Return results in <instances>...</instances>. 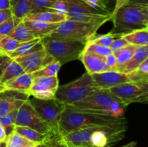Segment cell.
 Returning a JSON list of instances; mask_svg holds the SVG:
<instances>
[{
	"label": "cell",
	"instance_id": "1",
	"mask_svg": "<svg viewBox=\"0 0 148 147\" xmlns=\"http://www.w3.org/2000/svg\"><path fill=\"white\" fill-rule=\"evenodd\" d=\"M127 124L95 126L68 133L60 136V141L77 147H111L125 136Z\"/></svg>",
	"mask_w": 148,
	"mask_h": 147
},
{
	"label": "cell",
	"instance_id": "2",
	"mask_svg": "<svg viewBox=\"0 0 148 147\" xmlns=\"http://www.w3.org/2000/svg\"><path fill=\"white\" fill-rule=\"evenodd\" d=\"M111 33L124 35L148 27V0H130L111 16Z\"/></svg>",
	"mask_w": 148,
	"mask_h": 147
},
{
	"label": "cell",
	"instance_id": "3",
	"mask_svg": "<svg viewBox=\"0 0 148 147\" xmlns=\"http://www.w3.org/2000/svg\"><path fill=\"white\" fill-rule=\"evenodd\" d=\"M125 116L102 115L66 108L59 122L60 136L68 133L95 126H111L127 124Z\"/></svg>",
	"mask_w": 148,
	"mask_h": 147
},
{
	"label": "cell",
	"instance_id": "4",
	"mask_svg": "<svg viewBox=\"0 0 148 147\" xmlns=\"http://www.w3.org/2000/svg\"><path fill=\"white\" fill-rule=\"evenodd\" d=\"M101 90L91 74L86 72L76 80L59 86L55 98L66 106H69Z\"/></svg>",
	"mask_w": 148,
	"mask_h": 147
},
{
	"label": "cell",
	"instance_id": "5",
	"mask_svg": "<svg viewBox=\"0 0 148 147\" xmlns=\"http://www.w3.org/2000/svg\"><path fill=\"white\" fill-rule=\"evenodd\" d=\"M105 23L106 22H82L66 20L59 23L56 30L48 37L69 41L80 42L86 44L96 35L98 29Z\"/></svg>",
	"mask_w": 148,
	"mask_h": 147
},
{
	"label": "cell",
	"instance_id": "6",
	"mask_svg": "<svg viewBox=\"0 0 148 147\" xmlns=\"http://www.w3.org/2000/svg\"><path fill=\"white\" fill-rule=\"evenodd\" d=\"M75 110H98L115 117L124 116V107L116 99L103 90H101L82 100L66 106Z\"/></svg>",
	"mask_w": 148,
	"mask_h": 147
},
{
	"label": "cell",
	"instance_id": "7",
	"mask_svg": "<svg viewBox=\"0 0 148 147\" xmlns=\"http://www.w3.org/2000/svg\"><path fill=\"white\" fill-rule=\"evenodd\" d=\"M41 42L46 51L61 65L79 59L85 46V43L80 42L49 37L41 38Z\"/></svg>",
	"mask_w": 148,
	"mask_h": 147
},
{
	"label": "cell",
	"instance_id": "8",
	"mask_svg": "<svg viewBox=\"0 0 148 147\" xmlns=\"http://www.w3.org/2000/svg\"><path fill=\"white\" fill-rule=\"evenodd\" d=\"M103 90L114 97L124 108L134 102L147 103L148 101V81L127 82Z\"/></svg>",
	"mask_w": 148,
	"mask_h": 147
},
{
	"label": "cell",
	"instance_id": "9",
	"mask_svg": "<svg viewBox=\"0 0 148 147\" xmlns=\"http://www.w3.org/2000/svg\"><path fill=\"white\" fill-rule=\"evenodd\" d=\"M67 5L66 20L82 22H99L111 20V12L92 7L82 0H65Z\"/></svg>",
	"mask_w": 148,
	"mask_h": 147
},
{
	"label": "cell",
	"instance_id": "10",
	"mask_svg": "<svg viewBox=\"0 0 148 147\" xmlns=\"http://www.w3.org/2000/svg\"><path fill=\"white\" fill-rule=\"evenodd\" d=\"M30 102L42 120L51 128L56 135L59 133V122L62 113L66 107L56 98L51 99H39L33 97Z\"/></svg>",
	"mask_w": 148,
	"mask_h": 147
},
{
	"label": "cell",
	"instance_id": "11",
	"mask_svg": "<svg viewBox=\"0 0 148 147\" xmlns=\"http://www.w3.org/2000/svg\"><path fill=\"white\" fill-rule=\"evenodd\" d=\"M15 126L27 127L42 133L49 134L53 137H60L56 135L51 128L42 120L30 103V99L25 101L18 108L15 120Z\"/></svg>",
	"mask_w": 148,
	"mask_h": 147
},
{
	"label": "cell",
	"instance_id": "12",
	"mask_svg": "<svg viewBox=\"0 0 148 147\" xmlns=\"http://www.w3.org/2000/svg\"><path fill=\"white\" fill-rule=\"evenodd\" d=\"M59 86L57 76L34 78L29 95L39 99H54Z\"/></svg>",
	"mask_w": 148,
	"mask_h": 147
},
{
	"label": "cell",
	"instance_id": "13",
	"mask_svg": "<svg viewBox=\"0 0 148 147\" xmlns=\"http://www.w3.org/2000/svg\"><path fill=\"white\" fill-rule=\"evenodd\" d=\"M14 60L21 66L25 73L33 74L43 69L54 59L43 48L29 54L18 56Z\"/></svg>",
	"mask_w": 148,
	"mask_h": 147
},
{
	"label": "cell",
	"instance_id": "14",
	"mask_svg": "<svg viewBox=\"0 0 148 147\" xmlns=\"http://www.w3.org/2000/svg\"><path fill=\"white\" fill-rule=\"evenodd\" d=\"M91 76L97 86L101 90L132 82L130 74H125L118 71H107L101 73L93 74Z\"/></svg>",
	"mask_w": 148,
	"mask_h": 147
},
{
	"label": "cell",
	"instance_id": "15",
	"mask_svg": "<svg viewBox=\"0 0 148 147\" xmlns=\"http://www.w3.org/2000/svg\"><path fill=\"white\" fill-rule=\"evenodd\" d=\"M30 97L28 94L12 90H7L0 94V117L18 109Z\"/></svg>",
	"mask_w": 148,
	"mask_h": 147
},
{
	"label": "cell",
	"instance_id": "16",
	"mask_svg": "<svg viewBox=\"0 0 148 147\" xmlns=\"http://www.w3.org/2000/svg\"><path fill=\"white\" fill-rule=\"evenodd\" d=\"M79 59L82 62L87 72L90 74L111 71L106 63V57L83 50Z\"/></svg>",
	"mask_w": 148,
	"mask_h": 147
},
{
	"label": "cell",
	"instance_id": "17",
	"mask_svg": "<svg viewBox=\"0 0 148 147\" xmlns=\"http://www.w3.org/2000/svg\"><path fill=\"white\" fill-rule=\"evenodd\" d=\"M36 37L43 38L53 33L59 23H47L36 20H23Z\"/></svg>",
	"mask_w": 148,
	"mask_h": 147
},
{
	"label": "cell",
	"instance_id": "18",
	"mask_svg": "<svg viewBox=\"0 0 148 147\" xmlns=\"http://www.w3.org/2000/svg\"><path fill=\"white\" fill-rule=\"evenodd\" d=\"M33 79L34 78L33 77L31 74L24 73L10 81L5 86L7 90L16 91V92L29 95V92L33 84Z\"/></svg>",
	"mask_w": 148,
	"mask_h": 147
},
{
	"label": "cell",
	"instance_id": "19",
	"mask_svg": "<svg viewBox=\"0 0 148 147\" xmlns=\"http://www.w3.org/2000/svg\"><path fill=\"white\" fill-rule=\"evenodd\" d=\"M14 131H15L16 132L18 133L23 136L25 137L30 141L36 142L38 144H48L53 138H57V137H53L49 134L42 133L36 131V130L24 126H15Z\"/></svg>",
	"mask_w": 148,
	"mask_h": 147
},
{
	"label": "cell",
	"instance_id": "20",
	"mask_svg": "<svg viewBox=\"0 0 148 147\" xmlns=\"http://www.w3.org/2000/svg\"><path fill=\"white\" fill-rule=\"evenodd\" d=\"M147 59H148V46L137 47L130 61L123 68L121 72L129 74L134 71Z\"/></svg>",
	"mask_w": 148,
	"mask_h": 147
},
{
	"label": "cell",
	"instance_id": "21",
	"mask_svg": "<svg viewBox=\"0 0 148 147\" xmlns=\"http://www.w3.org/2000/svg\"><path fill=\"white\" fill-rule=\"evenodd\" d=\"M66 20V17L64 14L54 12L46 11L29 13L23 20H36L47 23H61Z\"/></svg>",
	"mask_w": 148,
	"mask_h": 147
},
{
	"label": "cell",
	"instance_id": "22",
	"mask_svg": "<svg viewBox=\"0 0 148 147\" xmlns=\"http://www.w3.org/2000/svg\"><path fill=\"white\" fill-rule=\"evenodd\" d=\"M43 48V44L41 42V38L36 37L33 40L22 43L21 45L18 47V48L10 55H8L12 59H14L18 56H24V55L29 54L33 52L38 51Z\"/></svg>",
	"mask_w": 148,
	"mask_h": 147
},
{
	"label": "cell",
	"instance_id": "23",
	"mask_svg": "<svg viewBox=\"0 0 148 147\" xmlns=\"http://www.w3.org/2000/svg\"><path fill=\"white\" fill-rule=\"evenodd\" d=\"M24 73L25 71L21 66L14 59H12L4 68L2 74L0 76V83L6 85L10 81Z\"/></svg>",
	"mask_w": 148,
	"mask_h": 147
},
{
	"label": "cell",
	"instance_id": "24",
	"mask_svg": "<svg viewBox=\"0 0 148 147\" xmlns=\"http://www.w3.org/2000/svg\"><path fill=\"white\" fill-rule=\"evenodd\" d=\"M130 45L139 46H148V27L132 31L123 35L122 37Z\"/></svg>",
	"mask_w": 148,
	"mask_h": 147
},
{
	"label": "cell",
	"instance_id": "25",
	"mask_svg": "<svg viewBox=\"0 0 148 147\" xmlns=\"http://www.w3.org/2000/svg\"><path fill=\"white\" fill-rule=\"evenodd\" d=\"M7 147H37L38 144L30 141L14 131L5 140Z\"/></svg>",
	"mask_w": 148,
	"mask_h": 147
},
{
	"label": "cell",
	"instance_id": "26",
	"mask_svg": "<svg viewBox=\"0 0 148 147\" xmlns=\"http://www.w3.org/2000/svg\"><path fill=\"white\" fill-rule=\"evenodd\" d=\"M136 46L132 45H127L126 47L120 49L116 52H113L116 58L117 67L116 70L118 71H121L123 68L127 65V63L130 61L132 56L134 54V50L136 49Z\"/></svg>",
	"mask_w": 148,
	"mask_h": 147
},
{
	"label": "cell",
	"instance_id": "27",
	"mask_svg": "<svg viewBox=\"0 0 148 147\" xmlns=\"http://www.w3.org/2000/svg\"><path fill=\"white\" fill-rule=\"evenodd\" d=\"M33 0H10L13 15L23 20L30 12Z\"/></svg>",
	"mask_w": 148,
	"mask_h": 147
},
{
	"label": "cell",
	"instance_id": "28",
	"mask_svg": "<svg viewBox=\"0 0 148 147\" xmlns=\"http://www.w3.org/2000/svg\"><path fill=\"white\" fill-rule=\"evenodd\" d=\"M9 36L13 37L15 40H18L20 43H24V42L28 41V40L36 38L34 35H33V33L25 25V24L23 21H22L10 33Z\"/></svg>",
	"mask_w": 148,
	"mask_h": 147
},
{
	"label": "cell",
	"instance_id": "29",
	"mask_svg": "<svg viewBox=\"0 0 148 147\" xmlns=\"http://www.w3.org/2000/svg\"><path fill=\"white\" fill-rule=\"evenodd\" d=\"M61 63L57 61L53 60L48 65L40 69L39 71L31 74L33 78L37 77H48V76H57L58 72L61 68Z\"/></svg>",
	"mask_w": 148,
	"mask_h": 147
},
{
	"label": "cell",
	"instance_id": "30",
	"mask_svg": "<svg viewBox=\"0 0 148 147\" xmlns=\"http://www.w3.org/2000/svg\"><path fill=\"white\" fill-rule=\"evenodd\" d=\"M18 109H15L0 117V123L5 130L7 137L13 132L15 128V120Z\"/></svg>",
	"mask_w": 148,
	"mask_h": 147
},
{
	"label": "cell",
	"instance_id": "31",
	"mask_svg": "<svg viewBox=\"0 0 148 147\" xmlns=\"http://www.w3.org/2000/svg\"><path fill=\"white\" fill-rule=\"evenodd\" d=\"M122 37V35L113 33L111 32L105 35H98L96 34L88 43H95V44L100 45V46L110 48L112 43L116 39L119 38V37Z\"/></svg>",
	"mask_w": 148,
	"mask_h": 147
},
{
	"label": "cell",
	"instance_id": "32",
	"mask_svg": "<svg viewBox=\"0 0 148 147\" xmlns=\"http://www.w3.org/2000/svg\"><path fill=\"white\" fill-rule=\"evenodd\" d=\"M21 43L10 36H4L0 37V50L7 55H10L17 50Z\"/></svg>",
	"mask_w": 148,
	"mask_h": 147
},
{
	"label": "cell",
	"instance_id": "33",
	"mask_svg": "<svg viewBox=\"0 0 148 147\" xmlns=\"http://www.w3.org/2000/svg\"><path fill=\"white\" fill-rule=\"evenodd\" d=\"M23 20L16 16L12 15L10 18L0 24V37L7 36L20 24Z\"/></svg>",
	"mask_w": 148,
	"mask_h": 147
},
{
	"label": "cell",
	"instance_id": "34",
	"mask_svg": "<svg viewBox=\"0 0 148 147\" xmlns=\"http://www.w3.org/2000/svg\"><path fill=\"white\" fill-rule=\"evenodd\" d=\"M56 1L58 0H33L30 13L49 11Z\"/></svg>",
	"mask_w": 148,
	"mask_h": 147
},
{
	"label": "cell",
	"instance_id": "35",
	"mask_svg": "<svg viewBox=\"0 0 148 147\" xmlns=\"http://www.w3.org/2000/svg\"><path fill=\"white\" fill-rule=\"evenodd\" d=\"M83 50L91 52V53H93L95 54L98 55V56H103V57H106L110 53H113L110 48L105 47V46H100V45L92 43H87L85 44V48Z\"/></svg>",
	"mask_w": 148,
	"mask_h": 147
},
{
	"label": "cell",
	"instance_id": "36",
	"mask_svg": "<svg viewBox=\"0 0 148 147\" xmlns=\"http://www.w3.org/2000/svg\"><path fill=\"white\" fill-rule=\"evenodd\" d=\"M50 12H54L59 13V14H64L66 17L67 13V5L65 0H58L56 1L49 10Z\"/></svg>",
	"mask_w": 148,
	"mask_h": 147
},
{
	"label": "cell",
	"instance_id": "37",
	"mask_svg": "<svg viewBox=\"0 0 148 147\" xmlns=\"http://www.w3.org/2000/svg\"><path fill=\"white\" fill-rule=\"evenodd\" d=\"M127 45H129V43H127L125 39H124L123 37H119V38L116 39L113 42L110 48L112 50V52H116L117 50H120V49L126 47Z\"/></svg>",
	"mask_w": 148,
	"mask_h": 147
},
{
	"label": "cell",
	"instance_id": "38",
	"mask_svg": "<svg viewBox=\"0 0 148 147\" xmlns=\"http://www.w3.org/2000/svg\"><path fill=\"white\" fill-rule=\"evenodd\" d=\"M106 63L107 66L111 71H116L117 67V61L116 58L114 53H110L109 55L106 57Z\"/></svg>",
	"mask_w": 148,
	"mask_h": 147
},
{
	"label": "cell",
	"instance_id": "39",
	"mask_svg": "<svg viewBox=\"0 0 148 147\" xmlns=\"http://www.w3.org/2000/svg\"><path fill=\"white\" fill-rule=\"evenodd\" d=\"M82 1L95 8L108 10L106 7V1L105 0H82Z\"/></svg>",
	"mask_w": 148,
	"mask_h": 147
},
{
	"label": "cell",
	"instance_id": "40",
	"mask_svg": "<svg viewBox=\"0 0 148 147\" xmlns=\"http://www.w3.org/2000/svg\"><path fill=\"white\" fill-rule=\"evenodd\" d=\"M11 60L12 59L8 55H7L0 50V76L2 74L4 68L7 66V65L10 63Z\"/></svg>",
	"mask_w": 148,
	"mask_h": 147
},
{
	"label": "cell",
	"instance_id": "41",
	"mask_svg": "<svg viewBox=\"0 0 148 147\" xmlns=\"http://www.w3.org/2000/svg\"><path fill=\"white\" fill-rule=\"evenodd\" d=\"M13 15L11 9H7V10H0V24L5 22L9 18Z\"/></svg>",
	"mask_w": 148,
	"mask_h": 147
},
{
	"label": "cell",
	"instance_id": "42",
	"mask_svg": "<svg viewBox=\"0 0 148 147\" xmlns=\"http://www.w3.org/2000/svg\"><path fill=\"white\" fill-rule=\"evenodd\" d=\"M130 1V0H116V1L115 7H114V10H113V12H111V16H113L114 14H115L116 12L118 11V10H119L121 7H123L124 5H125V4H127V3H128Z\"/></svg>",
	"mask_w": 148,
	"mask_h": 147
},
{
	"label": "cell",
	"instance_id": "43",
	"mask_svg": "<svg viewBox=\"0 0 148 147\" xmlns=\"http://www.w3.org/2000/svg\"><path fill=\"white\" fill-rule=\"evenodd\" d=\"M137 69L144 74L148 75V59H145Z\"/></svg>",
	"mask_w": 148,
	"mask_h": 147
},
{
	"label": "cell",
	"instance_id": "44",
	"mask_svg": "<svg viewBox=\"0 0 148 147\" xmlns=\"http://www.w3.org/2000/svg\"><path fill=\"white\" fill-rule=\"evenodd\" d=\"M48 146H49V147H61L60 137L53 138L50 142L48 143Z\"/></svg>",
	"mask_w": 148,
	"mask_h": 147
},
{
	"label": "cell",
	"instance_id": "45",
	"mask_svg": "<svg viewBox=\"0 0 148 147\" xmlns=\"http://www.w3.org/2000/svg\"><path fill=\"white\" fill-rule=\"evenodd\" d=\"M11 9L10 0H0V10Z\"/></svg>",
	"mask_w": 148,
	"mask_h": 147
},
{
	"label": "cell",
	"instance_id": "46",
	"mask_svg": "<svg viewBox=\"0 0 148 147\" xmlns=\"http://www.w3.org/2000/svg\"><path fill=\"white\" fill-rule=\"evenodd\" d=\"M6 138H7V135H6L5 130L0 123V141H4Z\"/></svg>",
	"mask_w": 148,
	"mask_h": 147
},
{
	"label": "cell",
	"instance_id": "47",
	"mask_svg": "<svg viewBox=\"0 0 148 147\" xmlns=\"http://www.w3.org/2000/svg\"><path fill=\"white\" fill-rule=\"evenodd\" d=\"M137 141H132V142L128 143V144H125V145L122 146L121 147H137Z\"/></svg>",
	"mask_w": 148,
	"mask_h": 147
},
{
	"label": "cell",
	"instance_id": "48",
	"mask_svg": "<svg viewBox=\"0 0 148 147\" xmlns=\"http://www.w3.org/2000/svg\"><path fill=\"white\" fill-rule=\"evenodd\" d=\"M7 88H6V86L5 85L2 84L0 83V94L3 93V92H4L5 91H7Z\"/></svg>",
	"mask_w": 148,
	"mask_h": 147
},
{
	"label": "cell",
	"instance_id": "49",
	"mask_svg": "<svg viewBox=\"0 0 148 147\" xmlns=\"http://www.w3.org/2000/svg\"><path fill=\"white\" fill-rule=\"evenodd\" d=\"M37 147H49L48 144H40L37 146Z\"/></svg>",
	"mask_w": 148,
	"mask_h": 147
},
{
	"label": "cell",
	"instance_id": "50",
	"mask_svg": "<svg viewBox=\"0 0 148 147\" xmlns=\"http://www.w3.org/2000/svg\"><path fill=\"white\" fill-rule=\"evenodd\" d=\"M0 147H7L6 146V142L4 141H0Z\"/></svg>",
	"mask_w": 148,
	"mask_h": 147
},
{
	"label": "cell",
	"instance_id": "51",
	"mask_svg": "<svg viewBox=\"0 0 148 147\" xmlns=\"http://www.w3.org/2000/svg\"><path fill=\"white\" fill-rule=\"evenodd\" d=\"M61 147H67V146H66L65 145V144H64V143H62V141H61Z\"/></svg>",
	"mask_w": 148,
	"mask_h": 147
},
{
	"label": "cell",
	"instance_id": "52",
	"mask_svg": "<svg viewBox=\"0 0 148 147\" xmlns=\"http://www.w3.org/2000/svg\"><path fill=\"white\" fill-rule=\"evenodd\" d=\"M65 145H66V144H65ZM66 146L67 147H77V146H68V145H66Z\"/></svg>",
	"mask_w": 148,
	"mask_h": 147
}]
</instances>
